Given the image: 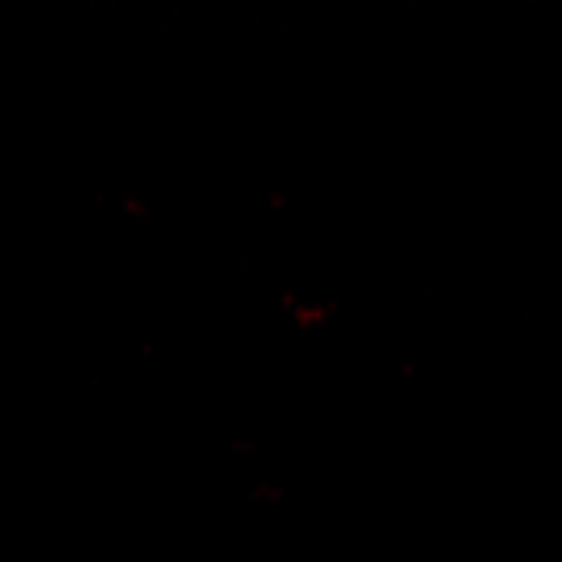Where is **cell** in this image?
Segmentation results:
<instances>
[]
</instances>
